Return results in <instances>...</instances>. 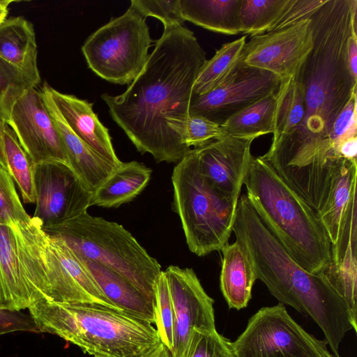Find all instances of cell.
I'll list each match as a JSON object with an SVG mask.
<instances>
[{"instance_id":"603a6c76","label":"cell","mask_w":357,"mask_h":357,"mask_svg":"<svg viewBox=\"0 0 357 357\" xmlns=\"http://www.w3.org/2000/svg\"><path fill=\"white\" fill-rule=\"evenodd\" d=\"M222 253L220 289L229 308L241 310L248 305L257 280L249 253L240 241L227 243Z\"/></svg>"},{"instance_id":"ab89813d","label":"cell","mask_w":357,"mask_h":357,"mask_svg":"<svg viewBox=\"0 0 357 357\" xmlns=\"http://www.w3.org/2000/svg\"><path fill=\"white\" fill-rule=\"evenodd\" d=\"M22 85L31 86L17 69L0 57V118L1 119L2 98L10 87Z\"/></svg>"},{"instance_id":"74e56055","label":"cell","mask_w":357,"mask_h":357,"mask_svg":"<svg viewBox=\"0 0 357 357\" xmlns=\"http://www.w3.org/2000/svg\"><path fill=\"white\" fill-rule=\"evenodd\" d=\"M356 102L357 94L351 98L333 126L331 140L339 157V147L341 143L348 138L357 136Z\"/></svg>"},{"instance_id":"4fadbf2b","label":"cell","mask_w":357,"mask_h":357,"mask_svg":"<svg viewBox=\"0 0 357 357\" xmlns=\"http://www.w3.org/2000/svg\"><path fill=\"white\" fill-rule=\"evenodd\" d=\"M36 209L33 217L43 229L54 227L87 213L92 191L67 165L59 162L35 165Z\"/></svg>"},{"instance_id":"f35d334b","label":"cell","mask_w":357,"mask_h":357,"mask_svg":"<svg viewBox=\"0 0 357 357\" xmlns=\"http://www.w3.org/2000/svg\"><path fill=\"white\" fill-rule=\"evenodd\" d=\"M15 331L39 333L30 315L0 308V335Z\"/></svg>"},{"instance_id":"ee69618b","label":"cell","mask_w":357,"mask_h":357,"mask_svg":"<svg viewBox=\"0 0 357 357\" xmlns=\"http://www.w3.org/2000/svg\"><path fill=\"white\" fill-rule=\"evenodd\" d=\"M6 123L4 121L0 118V165L7 169L6 160L4 155L3 151V131L5 128Z\"/></svg>"},{"instance_id":"f1b7e54d","label":"cell","mask_w":357,"mask_h":357,"mask_svg":"<svg viewBox=\"0 0 357 357\" xmlns=\"http://www.w3.org/2000/svg\"><path fill=\"white\" fill-rule=\"evenodd\" d=\"M3 141L8 173L16 182L24 203L35 204L36 192L33 160L20 145L14 132L6 124Z\"/></svg>"},{"instance_id":"8d00e7d4","label":"cell","mask_w":357,"mask_h":357,"mask_svg":"<svg viewBox=\"0 0 357 357\" xmlns=\"http://www.w3.org/2000/svg\"><path fill=\"white\" fill-rule=\"evenodd\" d=\"M326 0H289L281 15L268 32L290 26L310 18Z\"/></svg>"},{"instance_id":"44dd1931","label":"cell","mask_w":357,"mask_h":357,"mask_svg":"<svg viewBox=\"0 0 357 357\" xmlns=\"http://www.w3.org/2000/svg\"><path fill=\"white\" fill-rule=\"evenodd\" d=\"M0 57L17 69L31 86L39 85L36 34L29 21L15 17L0 24Z\"/></svg>"},{"instance_id":"4316f807","label":"cell","mask_w":357,"mask_h":357,"mask_svg":"<svg viewBox=\"0 0 357 357\" xmlns=\"http://www.w3.org/2000/svg\"><path fill=\"white\" fill-rule=\"evenodd\" d=\"M278 89L231 116L221 126L226 135L255 137L273 134Z\"/></svg>"},{"instance_id":"cb8c5ba5","label":"cell","mask_w":357,"mask_h":357,"mask_svg":"<svg viewBox=\"0 0 357 357\" xmlns=\"http://www.w3.org/2000/svg\"><path fill=\"white\" fill-rule=\"evenodd\" d=\"M151 174V169L141 162H122L93 190L91 206L117 208L130 202L145 188Z\"/></svg>"},{"instance_id":"d6986e66","label":"cell","mask_w":357,"mask_h":357,"mask_svg":"<svg viewBox=\"0 0 357 357\" xmlns=\"http://www.w3.org/2000/svg\"><path fill=\"white\" fill-rule=\"evenodd\" d=\"M40 92L51 100L70 129L81 140L114 167L122 162L115 153L109 130L93 112V103L61 93L46 82Z\"/></svg>"},{"instance_id":"b9f144b4","label":"cell","mask_w":357,"mask_h":357,"mask_svg":"<svg viewBox=\"0 0 357 357\" xmlns=\"http://www.w3.org/2000/svg\"><path fill=\"white\" fill-rule=\"evenodd\" d=\"M357 136L343 141L339 147V155L348 160H356Z\"/></svg>"},{"instance_id":"2e32d148","label":"cell","mask_w":357,"mask_h":357,"mask_svg":"<svg viewBox=\"0 0 357 357\" xmlns=\"http://www.w3.org/2000/svg\"><path fill=\"white\" fill-rule=\"evenodd\" d=\"M357 161L341 158L332 175L328 197L317 213L331 245V259H340L348 243L357 241Z\"/></svg>"},{"instance_id":"ac0fdd59","label":"cell","mask_w":357,"mask_h":357,"mask_svg":"<svg viewBox=\"0 0 357 357\" xmlns=\"http://www.w3.org/2000/svg\"><path fill=\"white\" fill-rule=\"evenodd\" d=\"M255 139L226 135L193 149L202 172L218 191L239 199Z\"/></svg>"},{"instance_id":"9a60e30c","label":"cell","mask_w":357,"mask_h":357,"mask_svg":"<svg viewBox=\"0 0 357 357\" xmlns=\"http://www.w3.org/2000/svg\"><path fill=\"white\" fill-rule=\"evenodd\" d=\"M310 18L284 29L250 37L240 60L267 70L281 79L295 75L313 47Z\"/></svg>"},{"instance_id":"52a82bcc","label":"cell","mask_w":357,"mask_h":357,"mask_svg":"<svg viewBox=\"0 0 357 357\" xmlns=\"http://www.w3.org/2000/svg\"><path fill=\"white\" fill-rule=\"evenodd\" d=\"M172 181L174 209L189 250L199 257L220 250L231 236L238 199L220 192L210 183L193 149L174 167Z\"/></svg>"},{"instance_id":"ba28073f","label":"cell","mask_w":357,"mask_h":357,"mask_svg":"<svg viewBox=\"0 0 357 357\" xmlns=\"http://www.w3.org/2000/svg\"><path fill=\"white\" fill-rule=\"evenodd\" d=\"M47 238L34 217L27 223L0 224V308L21 311L50 301Z\"/></svg>"},{"instance_id":"4dcf8cb0","label":"cell","mask_w":357,"mask_h":357,"mask_svg":"<svg viewBox=\"0 0 357 357\" xmlns=\"http://www.w3.org/2000/svg\"><path fill=\"white\" fill-rule=\"evenodd\" d=\"M289 0H242L241 33L251 36L268 32L286 8Z\"/></svg>"},{"instance_id":"7bdbcfd3","label":"cell","mask_w":357,"mask_h":357,"mask_svg":"<svg viewBox=\"0 0 357 357\" xmlns=\"http://www.w3.org/2000/svg\"><path fill=\"white\" fill-rule=\"evenodd\" d=\"M142 357H172V356L167 347L160 342Z\"/></svg>"},{"instance_id":"5b68a950","label":"cell","mask_w":357,"mask_h":357,"mask_svg":"<svg viewBox=\"0 0 357 357\" xmlns=\"http://www.w3.org/2000/svg\"><path fill=\"white\" fill-rule=\"evenodd\" d=\"M243 184L258 215L302 268L321 274L331 245L317 213L259 157L252 156Z\"/></svg>"},{"instance_id":"ffe728a7","label":"cell","mask_w":357,"mask_h":357,"mask_svg":"<svg viewBox=\"0 0 357 357\" xmlns=\"http://www.w3.org/2000/svg\"><path fill=\"white\" fill-rule=\"evenodd\" d=\"M41 94L59 133L69 167L93 192L116 167L81 140L70 129L51 100L43 93Z\"/></svg>"},{"instance_id":"3957f363","label":"cell","mask_w":357,"mask_h":357,"mask_svg":"<svg viewBox=\"0 0 357 357\" xmlns=\"http://www.w3.org/2000/svg\"><path fill=\"white\" fill-rule=\"evenodd\" d=\"M232 232L246 248L257 280L280 303L310 317L321 329L335 357L346 333L357 332L345 301L322 274L298 265L262 222L247 194L239 197Z\"/></svg>"},{"instance_id":"d6a6232c","label":"cell","mask_w":357,"mask_h":357,"mask_svg":"<svg viewBox=\"0 0 357 357\" xmlns=\"http://www.w3.org/2000/svg\"><path fill=\"white\" fill-rule=\"evenodd\" d=\"M31 218L22 205L13 178L0 165V224L27 223Z\"/></svg>"},{"instance_id":"1f68e13d","label":"cell","mask_w":357,"mask_h":357,"mask_svg":"<svg viewBox=\"0 0 357 357\" xmlns=\"http://www.w3.org/2000/svg\"><path fill=\"white\" fill-rule=\"evenodd\" d=\"M155 298L156 330L161 342L171 353L174 344V313L168 282L163 271L155 283Z\"/></svg>"},{"instance_id":"7a4b0ae2","label":"cell","mask_w":357,"mask_h":357,"mask_svg":"<svg viewBox=\"0 0 357 357\" xmlns=\"http://www.w3.org/2000/svg\"><path fill=\"white\" fill-rule=\"evenodd\" d=\"M206 52L194 33L164 27L139 75L118 96H101L112 119L142 154L178 163L191 149L184 143L195 80Z\"/></svg>"},{"instance_id":"83f0119b","label":"cell","mask_w":357,"mask_h":357,"mask_svg":"<svg viewBox=\"0 0 357 357\" xmlns=\"http://www.w3.org/2000/svg\"><path fill=\"white\" fill-rule=\"evenodd\" d=\"M357 241H350L342 259L330 263L321 273L347 303L351 320L357 326Z\"/></svg>"},{"instance_id":"8992f818","label":"cell","mask_w":357,"mask_h":357,"mask_svg":"<svg viewBox=\"0 0 357 357\" xmlns=\"http://www.w3.org/2000/svg\"><path fill=\"white\" fill-rule=\"evenodd\" d=\"M43 230L63 240L77 256L121 275L155 305L160 265L122 225L86 213Z\"/></svg>"},{"instance_id":"60d3db41","label":"cell","mask_w":357,"mask_h":357,"mask_svg":"<svg viewBox=\"0 0 357 357\" xmlns=\"http://www.w3.org/2000/svg\"><path fill=\"white\" fill-rule=\"evenodd\" d=\"M347 60L353 77L357 79V35L354 33L349 38L347 45Z\"/></svg>"},{"instance_id":"7c38bea8","label":"cell","mask_w":357,"mask_h":357,"mask_svg":"<svg viewBox=\"0 0 357 357\" xmlns=\"http://www.w3.org/2000/svg\"><path fill=\"white\" fill-rule=\"evenodd\" d=\"M281 79L239 60L211 91L192 95L189 116H201L220 126L255 102L277 91Z\"/></svg>"},{"instance_id":"836d02e7","label":"cell","mask_w":357,"mask_h":357,"mask_svg":"<svg viewBox=\"0 0 357 357\" xmlns=\"http://www.w3.org/2000/svg\"><path fill=\"white\" fill-rule=\"evenodd\" d=\"M231 342L216 329L194 330L186 357H234Z\"/></svg>"},{"instance_id":"484cf974","label":"cell","mask_w":357,"mask_h":357,"mask_svg":"<svg viewBox=\"0 0 357 357\" xmlns=\"http://www.w3.org/2000/svg\"><path fill=\"white\" fill-rule=\"evenodd\" d=\"M305 89L296 76L282 79L275 115V129L270 148L280 144L301 123L305 110Z\"/></svg>"},{"instance_id":"f546056e","label":"cell","mask_w":357,"mask_h":357,"mask_svg":"<svg viewBox=\"0 0 357 357\" xmlns=\"http://www.w3.org/2000/svg\"><path fill=\"white\" fill-rule=\"evenodd\" d=\"M245 38L242 36L224 44L211 59L206 60L195 80L192 95L206 93L229 74L240 59Z\"/></svg>"},{"instance_id":"e0dca14e","label":"cell","mask_w":357,"mask_h":357,"mask_svg":"<svg viewBox=\"0 0 357 357\" xmlns=\"http://www.w3.org/2000/svg\"><path fill=\"white\" fill-rule=\"evenodd\" d=\"M47 236L45 260L50 301L64 304L91 303L118 309L102 294L68 245L59 237Z\"/></svg>"},{"instance_id":"d590c367","label":"cell","mask_w":357,"mask_h":357,"mask_svg":"<svg viewBox=\"0 0 357 357\" xmlns=\"http://www.w3.org/2000/svg\"><path fill=\"white\" fill-rule=\"evenodd\" d=\"M225 135L220 125L201 116H190L185 130L184 143L188 147L195 149Z\"/></svg>"},{"instance_id":"5bb4252c","label":"cell","mask_w":357,"mask_h":357,"mask_svg":"<svg viewBox=\"0 0 357 357\" xmlns=\"http://www.w3.org/2000/svg\"><path fill=\"white\" fill-rule=\"evenodd\" d=\"M174 313L172 357H186L194 330H215L213 303L192 268L169 266L165 271Z\"/></svg>"},{"instance_id":"9c48e42d","label":"cell","mask_w":357,"mask_h":357,"mask_svg":"<svg viewBox=\"0 0 357 357\" xmlns=\"http://www.w3.org/2000/svg\"><path fill=\"white\" fill-rule=\"evenodd\" d=\"M151 43L145 17L130 6L89 36L82 52L89 68L100 77L130 84L144 68Z\"/></svg>"},{"instance_id":"d4e9b609","label":"cell","mask_w":357,"mask_h":357,"mask_svg":"<svg viewBox=\"0 0 357 357\" xmlns=\"http://www.w3.org/2000/svg\"><path fill=\"white\" fill-rule=\"evenodd\" d=\"M242 0H179L185 21L225 35L241 33L240 10Z\"/></svg>"},{"instance_id":"f6af8a7d","label":"cell","mask_w":357,"mask_h":357,"mask_svg":"<svg viewBox=\"0 0 357 357\" xmlns=\"http://www.w3.org/2000/svg\"><path fill=\"white\" fill-rule=\"evenodd\" d=\"M13 2H14L13 0L0 1V24L6 20L8 13V6Z\"/></svg>"},{"instance_id":"8fae6325","label":"cell","mask_w":357,"mask_h":357,"mask_svg":"<svg viewBox=\"0 0 357 357\" xmlns=\"http://www.w3.org/2000/svg\"><path fill=\"white\" fill-rule=\"evenodd\" d=\"M1 112L3 121L35 165L47 162L68 165L61 139L40 91L29 85L10 87L2 98Z\"/></svg>"},{"instance_id":"e575fe53","label":"cell","mask_w":357,"mask_h":357,"mask_svg":"<svg viewBox=\"0 0 357 357\" xmlns=\"http://www.w3.org/2000/svg\"><path fill=\"white\" fill-rule=\"evenodd\" d=\"M130 6L145 18L151 16L160 20L164 27L181 26L185 21L179 0H131Z\"/></svg>"},{"instance_id":"bcb514c9","label":"cell","mask_w":357,"mask_h":357,"mask_svg":"<svg viewBox=\"0 0 357 357\" xmlns=\"http://www.w3.org/2000/svg\"><path fill=\"white\" fill-rule=\"evenodd\" d=\"M235 357V356H234Z\"/></svg>"},{"instance_id":"7402d4cb","label":"cell","mask_w":357,"mask_h":357,"mask_svg":"<svg viewBox=\"0 0 357 357\" xmlns=\"http://www.w3.org/2000/svg\"><path fill=\"white\" fill-rule=\"evenodd\" d=\"M77 257L102 294L118 309L151 324L155 323V305L129 280L98 262Z\"/></svg>"},{"instance_id":"6da1fadb","label":"cell","mask_w":357,"mask_h":357,"mask_svg":"<svg viewBox=\"0 0 357 357\" xmlns=\"http://www.w3.org/2000/svg\"><path fill=\"white\" fill-rule=\"evenodd\" d=\"M356 15V0H326L310 17L313 47L295 74L305 89L303 119L280 144L259 156L317 213L342 158L331 140L333 124L357 94V79L347 60Z\"/></svg>"},{"instance_id":"30bf717a","label":"cell","mask_w":357,"mask_h":357,"mask_svg":"<svg viewBox=\"0 0 357 357\" xmlns=\"http://www.w3.org/2000/svg\"><path fill=\"white\" fill-rule=\"evenodd\" d=\"M231 345L235 357H335L326 340L305 331L280 303L259 309Z\"/></svg>"},{"instance_id":"277c9868","label":"cell","mask_w":357,"mask_h":357,"mask_svg":"<svg viewBox=\"0 0 357 357\" xmlns=\"http://www.w3.org/2000/svg\"><path fill=\"white\" fill-rule=\"evenodd\" d=\"M29 310L39 333L56 335L93 357H142L161 342L149 321L100 304L41 300Z\"/></svg>"}]
</instances>
